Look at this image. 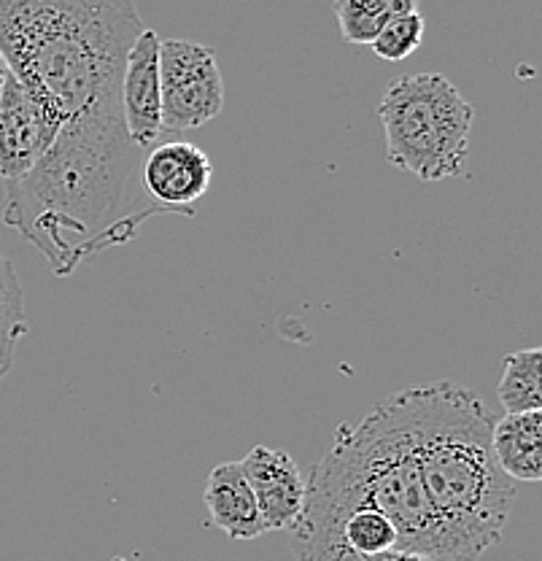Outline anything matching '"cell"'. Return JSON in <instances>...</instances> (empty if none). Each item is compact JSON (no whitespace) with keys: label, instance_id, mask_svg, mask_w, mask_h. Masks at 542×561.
<instances>
[{"label":"cell","instance_id":"6da1fadb","mask_svg":"<svg viewBox=\"0 0 542 561\" xmlns=\"http://www.w3.org/2000/svg\"><path fill=\"white\" fill-rule=\"evenodd\" d=\"M143 157L114 92L68 119L33 171L5 184L0 219L57 278L71 276L81 262L132 241L149 216L168 214L141 201Z\"/></svg>","mask_w":542,"mask_h":561},{"label":"cell","instance_id":"7a4b0ae2","mask_svg":"<svg viewBox=\"0 0 542 561\" xmlns=\"http://www.w3.org/2000/svg\"><path fill=\"white\" fill-rule=\"evenodd\" d=\"M397 402L451 561H477L503 540L518 496L492 451L497 419L475 391L451 381L407 386Z\"/></svg>","mask_w":542,"mask_h":561},{"label":"cell","instance_id":"3957f363","mask_svg":"<svg viewBox=\"0 0 542 561\" xmlns=\"http://www.w3.org/2000/svg\"><path fill=\"white\" fill-rule=\"evenodd\" d=\"M132 0H0V57L57 125L122 90Z\"/></svg>","mask_w":542,"mask_h":561},{"label":"cell","instance_id":"277c9868","mask_svg":"<svg viewBox=\"0 0 542 561\" xmlns=\"http://www.w3.org/2000/svg\"><path fill=\"white\" fill-rule=\"evenodd\" d=\"M378 119L392 165L429 184L464 175L475 111L442 73H407L389 81Z\"/></svg>","mask_w":542,"mask_h":561},{"label":"cell","instance_id":"5b68a950","mask_svg":"<svg viewBox=\"0 0 542 561\" xmlns=\"http://www.w3.org/2000/svg\"><path fill=\"white\" fill-rule=\"evenodd\" d=\"M162 136L192 133L224 108V81L217 55L197 41H160Z\"/></svg>","mask_w":542,"mask_h":561},{"label":"cell","instance_id":"8992f818","mask_svg":"<svg viewBox=\"0 0 542 561\" xmlns=\"http://www.w3.org/2000/svg\"><path fill=\"white\" fill-rule=\"evenodd\" d=\"M214 179V165L200 146L189 140H168L146 151L141 165L143 192L154 206L168 214L192 219L197 203L206 197Z\"/></svg>","mask_w":542,"mask_h":561},{"label":"cell","instance_id":"52a82bcc","mask_svg":"<svg viewBox=\"0 0 542 561\" xmlns=\"http://www.w3.org/2000/svg\"><path fill=\"white\" fill-rule=\"evenodd\" d=\"M57 130L60 125L41 108L36 98L14 76H5L0 92V179L11 184L31 173Z\"/></svg>","mask_w":542,"mask_h":561},{"label":"cell","instance_id":"ba28073f","mask_svg":"<svg viewBox=\"0 0 542 561\" xmlns=\"http://www.w3.org/2000/svg\"><path fill=\"white\" fill-rule=\"evenodd\" d=\"M160 41V35L143 27L127 51L125 73H122V119L127 136L141 151L154 149L162 138Z\"/></svg>","mask_w":542,"mask_h":561},{"label":"cell","instance_id":"9c48e42d","mask_svg":"<svg viewBox=\"0 0 542 561\" xmlns=\"http://www.w3.org/2000/svg\"><path fill=\"white\" fill-rule=\"evenodd\" d=\"M241 470L254 491L267 531L289 529L305 500V476L287 451L254 446L241 459Z\"/></svg>","mask_w":542,"mask_h":561},{"label":"cell","instance_id":"30bf717a","mask_svg":"<svg viewBox=\"0 0 542 561\" xmlns=\"http://www.w3.org/2000/svg\"><path fill=\"white\" fill-rule=\"evenodd\" d=\"M203 500H206L214 526L224 531L230 540H254L267 531L254 491L241 470V461L214 467Z\"/></svg>","mask_w":542,"mask_h":561},{"label":"cell","instance_id":"8fae6325","mask_svg":"<svg viewBox=\"0 0 542 561\" xmlns=\"http://www.w3.org/2000/svg\"><path fill=\"white\" fill-rule=\"evenodd\" d=\"M492 451L510 481L538 483L542 478V411L505 413L494 421Z\"/></svg>","mask_w":542,"mask_h":561},{"label":"cell","instance_id":"7c38bea8","mask_svg":"<svg viewBox=\"0 0 542 561\" xmlns=\"http://www.w3.org/2000/svg\"><path fill=\"white\" fill-rule=\"evenodd\" d=\"M418 0H335V16L346 44L370 46L383 25L397 16L413 14Z\"/></svg>","mask_w":542,"mask_h":561},{"label":"cell","instance_id":"4fadbf2b","mask_svg":"<svg viewBox=\"0 0 542 561\" xmlns=\"http://www.w3.org/2000/svg\"><path fill=\"white\" fill-rule=\"evenodd\" d=\"M497 394L507 413L542 411V348H521L505 356Z\"/></svg>","mask_w":542,"mask_h":561},{"label":"cell","instance_id":"5bb4252c","mask_svg":"<svg viewBox=\"0 0 542 561\" xmlns=\"http://www.w3.org/2000/svg\"><path fill=\"white\" fill-rule=\"evenodd\" d=\"M31 324L25 316V289L16 267L0 251V383L14 367V354Z\"/></svg>","mask_w":542,"mask_h":561},{"label":"cell","instance_id":"9a60e30c","mask_svg":"<svg viewBox=\"0 0 542 561\" xmlns=\"http://www.w3.org/2000/svg\"><path fill=\"white\" fill-rule=\"evenodd\" d=\"M424 31H427V22H424V16L418 14V11H413V14L397 16V20L387 22L383 31L372 38L370 49L376 51L381 60L402 62L422 46Z\"/></svg>","mask_w":542,"mask_h":561},{"label":"cell","instance_id":"2e32d148","mask_svg":"<svg viewBox=\"0 0 542 561\" xmlns=\"http://www.w3.org/2000/svg\"><path fill=\"white\" fill-rule=\"evenodd\" d=\"M367 561H437V559L418 557V553H407V551H397V548H392V551L378 553V557H370Z\"/></svg>","mask_w":542,"mask_h":561},{"label":"cell","instance_id":"e0dca14e","mask_svg":"<svg viewBox=\"0 0 542 561\" xmlns=\"http://www.w3.org/2000/svg\"><path fill=\"white\" fill-rule=\"evenodd\" d=\"M5 76H9V66H5V60H3V57H0V92H3Z\"/></svg>","mask_w":542,"mask_h":561}]
</instances>
